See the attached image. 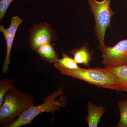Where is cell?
<instances>
[{
  "instance_id": "cell-6",
  "label": "cell",
  "mask_w": 127,
  "mask_h": 127,
  "mask_svg": "<svg viewBox=\"0 0 127 127\" xmlns=\"http://www.w3.org/2000/svg\"><path fill=\"white\" fill-rule=\"evenodd\" d=\"M101 52V63L105 67L127 65V39L120 41L113 47L106 46Z\"/></svg>"
},
{
  "instance_id": "cell-3",
  "label": "cell",
  "mask_w": 127,
  "mask_h": 127,
  "mask_svg": "<svg viewBox=\"0 0 127 127\" xmlns=\"http://www.w3.org/2000/svg\"><path fill=\"white\" fill-rule=\"evenodd\" d=\"M63 93V88L60 86L45 97L43 103L37 106L32 105L24 111L9 127H20L31 124L34 118L43 113H51L53 116L56 111L65 106L62 98L57 99Z\"/></svg>"
},
{
  "instance_id": "cell-11",
  "label": "cell",
  "mask_w": 127,
  "mask_h": 127,
  "mask_svg": "<svg viewBox=\"0 0 127 127\" xmlns=\"http://www.w3.org/2000/svg\"><path fill=\"white\" fill-rule=\"evenodd\" d=\"M118 80L121 92L127 93V65L116 67H105Z\"/></svg>"
},
{
  "instance_id": "cell-7",
  "label": "cell",
  "mask_w": 127,
  "mask_h": 127,
  "mask_svg": "<svg viewBox=\"0 0 127 127\" xmlns=\"http://www.w3.org/2000/svg\"><path fill=\"white\" fill-rule=\"evenodd\" d=\"M17 31V30L10 27L5 29L3 25L0 26V31L3 34L6 44V54L2 70L4 73H6L9 70L11 52Z\"/></svg>"
},
{
  "instance_id": "cell-14",
  "label": "cell",
  "mask_w": 127,
  "mask_h": 127,
  "mask_svg": "<svg viewBox=\"0 0 127 127\" xmlns=\"http://www.w3.org/2000/svg\"><path fill=\"white\" fill-rule=\"evenodd\" d=\"M14 86L13 79H7L0 81V107L2 105L4 97Z\"/></svg>"
},
{
  "instance_id": "cell-9",
  "label": "cell",
  "mask_w": 127,
  "mask_h": 127,
  "mask_svg": "<svg viewBox=\"0 0 127 127\" xmlns=\"http://www.w3.org/2000/svg\"><path fill=\"white\" fill-rule=\"evenodd\" d=\"M88 116L86 120L89 127H96L101 118L105 112V108L102 106H97L89 101L87 107Z\"/></svg>"
},
{
  "instance_id": "cell-5",
  "label": "cell",
  "mask_w": 127,
  "mask_h": 127,
  "mask_svg": "<svg viewBox=\"0 0 127 127\" xmlns=\"http://www.w3.org/2000/svg\"><path fill=\"white\" fill-rule=\"evenodd\" d=\"M29 33L30 47L35 51L41 46L58 39L56 30L47 22L34 24L29 29Z\"/></svg>"
},
{
  "instance_id": "cell-2",
  "label": "cell",
  "mask_w": 127,
  "mask_h": 127,
  "mask_svg": "<svg viewBox=\"0 0 127 127\" xmlns=\"http://www.w3.org/2000/svg\"><path fill=\"white\" fill-rule=\"evenodd\" d=\"M54 66L62 75L81 79L97 87L121 92L118 80L105 67L68 69L56 63Z\"/></svg>"
},
{
  "instance_id": "cell-13",
  "label": "cell",
  "mask_w": 127,
  "mask_h": 127,
  "mask_svg": "<svg viewBox=\"0 0 127 127\" xmlns=\"http://www.w3.org/2000/svg\"><path fill=\"white\" fill-rule=\"evenodd\" d=\"M120 111V119L117 127H127V99L119 101L117 103Z\"/></svg>"
},
{
  "instance_id": "cell-1",
  "label": "cell",
  "mask_w": 127,
  "mask_h": 127,
  "mask_svg": "<svg viewBox=\"0 0 127 127\" xmlns=\"http://www.w3.org/2000/svg\"><path fill=\"white\" fill-rule=\"evenodd\" d=\"M34 105L32 96L14 86L5 94L0 107V127H9L24 111Z\"/></svg>"
},
{
  "instance_id": "cell-4",
  "label": "cell",
  "mask_w": 127,
  "mask_h": 127,
  "mask_svg": "<svg viewBox=\"0 0 127 127\" xmlns=\"http://www.w3.org/2000/svg\"><path fill=\"white\" fill-rule=\"evenodd\" d=\"M95 19V35L99 42L101 52L106 46L104 36L108 27H111V19L115 13L111 8V0H87Z\"/></svg>"
},
{
  "instance_id": "cell-12",
  "label": "cell",
  "mask_w": 127,
  "mask_h": 127,
  "mask_svg": "<svg viewBox=\"0 0 127 127\" xmlns=\"http://www.w3.org/2000/svg\"><path fill=\"white\" fill-rule=\"evenodd\" d=\"M56 63L62 67L67 69H76L81 68L73 58L64 53H63L62 58L61 59H59Z\"/></svg>"
},
{
  "instance_id": "cell-15",
  "label": "cell",
  "mask_w": 127,
  "mask_h": 127,
  "mask_svg": "<svg viewBox=\"0 0 127 127\" xmlns=\"http://www.w3.org/2000/svg\"><path fill=\"white\" fill-rule=\"evenodd\" d=\"M14 0H0V20L5 17L7 9L11 2Z\"/></svg>"
},
{
  "instance_id": "cell-8",
  "label": "cell",
  "mask_w": 127,
  "mask_h": 127,
  "mask_svg": "<svg viewBox=\"0 0 127 127\" xmlns=\"http://www.w3.org/2000/svg\"><path fill=\"white\" fill-rule=\"evenodd\" d=\"M69 53L73 56V59L78 64H81L90 68V63L92 60L93 55L87 43L80 48L69 50Z\"/></svg>"
},
{
  "instance_id": "cell-10",
  "label": "cell",
  "mask_w": 127,
  "mask_h": 127,
  "mask_svg": "<svg viewBox=\"0 0 127 127\" xmlns=\"http://www.w3.org/2000/svg\"><path fill=\"white\" fill-rule=\"evenodd\" d=\"M55 45L51 42L41 46L36 51L41 59L47 63H56L59 59Z\"/></svg>"
}]
</instances>
